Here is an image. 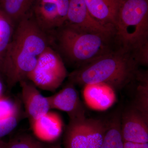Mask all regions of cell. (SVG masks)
Returning <instances> with one entry per match:
<instances>
[{"label":"cell","mask_w":148,"mask_h":148,"mask_svg":"<svg viewBox=\"0 0 148 148\" xmlns=\"http://www.w3.org/2000/svg\"><path fill=\"white\" fill-rule=\"evenodd\" d=\"M120 47L134 54L139 64L148 63V0H119L114 26Z\"/></svg>","instance_id":"4"},{"label":"cell","mask_w":148,"mask_h":148,"mask_svg":"<svg viewBox=\"0 0 148 148\" xmlns=\"http://www.w3.org/2000/svg\"><path fill=\"white\" fill-rule=\"evenodd\" d=\"M20 119V114L0 119V138L10 133L17 126Z\"/></svg>","instance_id":"21"},{"label":"cell","mask_w":148,"mask_h":148,"mask_svg":"<svg viewBox=\"0 0 148 148\" xmlns=\"http://www.w3.org/2000/svg\"><path fill=\"white\" fill-rule=\"evenodd\" d=\"M69 0H35L30 12L36 23L49 35L66 24Z\"/></svg>","instance_id":"7"},{"label":"cell","mask_w":148,"mask_h":148,"mask_svg":"<svg viewBox=\"0 0 148 148\" xmlns=\"http://www.w3.org/2000/svg\"><path fill=\"white\" fill-rule=\"evenodd\" d=\"M19 113V107L16 102L9 98L0 97V119Z\"/></svg>","instance_id":"20"},{"label":"cell","mask_w":148,"mask_h":148,"mask_svg":"<svg viewBox=\"0 0 148 148\" xmlns=\"http://www.w3.org/2000/svg\"><path fill=\"white\" fill-rule=\"evenodd\" d=\"M139 65L134 54L119 47L76 69L69 75V81L82 86L105 84L120 90L135 79Z\"/></svg>","instance_id":"3"},{"label":"cell","mask_w":148,"mask_h":148,"mask_svg":"<svg viewBox=\"0 0 148 148\" xmlns=\"http://www.w3.org/2000/svg\"><path fill=\"white\" fill-rule=\"evenodd\" d=\"M135 79L139 83L135 90L134 100L131 106L139 111L146 119L148 120L147 73H143L139 71Z\"/></svg>","instance_id":"16"},{"label":"cell","mask_w":148,"mask_h":148,"mask_svg":"<svg viewBox=\"0 0 148 148\" xmlns=\"http://www.w3.org/2000/svg\"><path fill=\"white\" fill-rule=\"evenodd\" d=\"M121 124L124 142L148 143V120L134 107L121 112Z\"/></svg>","instance_id":"10"},{"label":"cell","mask_w":148,"mask_h":148,"mask_svg":"<svg viewBox=\"0 0 148 148\" xmlns=\"http://www.w3.org/2000/svg\"><path fill=\"white\" fill-rule=\"evenodd\" d=\"M35 0H1L4 13L16 24L31 10Z\"/></svg>","instance_id":"17"},{"label":"cell","mask_w":148,"mask_h":148,"mask_svg":"<svg viewBox=\"0 0 148 148\" xmlns=\"http://www.w3.org/2000/svg\"><path fill=\"white\" fill-rule=\"evenodd\" d=\"M47 148H64L59 145H51L47 147Z\"/></svg>","instance_id":"24"},{"label":"cell","mask_w":148,"mask_h":148,"mask_svg":"<svg viewBox=\"0 0 148 148\" xmlns=\"http://www.w3.org/2000/svg\"><path fill=\"white\" fill-rule=\"evenodd\" d=\"M121 113L119 111L108 121V127L100 148H123L121 124Z\"/></svg>","instance_id":"15"},{"label":"cell","mask_w":148,"mask_h":148,"mask_svg":"<svg viewBox=\"0 0 148 148\" xmlns=\"http://www.w3.org/2000/svg\"><path fill=\"white\" fill-rule=\"evenodd\" d=\"M115 90L112 87L105 84L86 85L84 97L86 104L91 108L104 110L110 108L115 102Z\"/></svg>","instance_id":"12"},{"label":"cell","mask_w":148,"mask_h":148,"mask_svg":"<svg viewBox=\"0 0 148 148\" xmlns=\"http://www.w3.org/2000/svg\"><path fill=\"white\" fill-rule=\"evenodd\" d=\"M91 15L104 24L114 27L119 0H84Z\"/></svg>","instance_id":"14"},{"label":"cell","mask_w":148,"mask_h":148,"mask_svg":"<svg viewBox=\"0 0 148 148\" xmlns=\"http://www.w3.org/2000/svg\"><path fill=\"white\" fill-rule=\"evenodd\" d=\"M75 86L69 81L58 92L48 97L51 109L65 112L70 120L84 119L85 110Z\"/></svg>","instance_id":"9"},{"label":"cell","mask_w":148,"mask_h":148,"mask_svg":"<svg viewBox=\"0 0 148 148\" xmlns=\"http://www.w3.org/2000/svg\"><path fill=\"white\" fill-rule=\"evenodd\" d=\"M123 148H148V143H141L124 142Z\"/></svg>","instance_id":"22"},{"label":"cell","mask_w":148,"mask_h":148,"mask_svg":"<svg viewBox=\"0 0 148 148\" xmlns=\"http://www.w3.org/2000/svg\"><path fill=\"white\" fill-rule=\"evenodd\" d=\"M50 36L51 45L77 69L119 47L115 34L88 32L67 24Z\"/></svg>","instance_id":"2"},{"label":"cell","mask_w":148,"mask_h":148,"mask_svg":"<svg viewBox=\"0 0 148 148\" xmlns=\"http://www.w3.org/2000/svg\"><path fill=\"white\" fill-rule=\"evenodd\" d=\"M66 24L88 32L115 35L114 26L101 23L91 15L84 0H69Z\"/></svg>","instance_id":"8"},{"label":"cell","mask_w":148,"mask_h":148,"mask_svg":"<svg viewBox=\"0 0 148 148\" xmlns=\"http://www.w3.org/2000/svg\"><path fill=\"white\" fill-rule=\"evenodd\" d=\"M19 84L25 113L30 122L38 119L51 110L48 97L42 95L34 84L27 79L21 81Z\"/></svg>","instance_id":"11"},{"label":"cell","mask_w":148,"mask_h":148,"mask_svg":"<svg viewBox=\"0 0 148 148\" xmlns=\"http://www.w3.org/2000/svg\"><path fill=\"white\" fill-rule=\"evenodd\" d=\"M7 145L8 148H47L42 143L28 134L16 135L10 140Z\"/></svg>","instance_id":"18"},{"label":"cell","mask_w":148,"mask_h":148,"mask_svg":"<svg viewBox=\"0 0 148 148\" xmlns=\"http://www.w3.org/2000/svg\"><path fill=\"white\" fill-rule=\"evenodd\" d=\"M49 45L50 36L38 27L30 12L17 22L4 59L3 72L10 87L27 79L39 56Z\"/></svg>","instance_id":"1"},{"label":"cell","mask_w":148,"mask_h":148,"mask_svg":"<svg viewBox=\"0 0 148 148\" xmlns=\"http://www.w3.org/2000/svg\"><path fill=\"white\" fill-rule=\"evenodd\" d=\"M3 90V85L0 82V97H1V94Z\"/></svg>","instance_id":"25"},{"label":"cell","mask_w":148,"mask_h":148,"mask_svg":"<svg viewBox=\"0 0 148 148\" xmlns=\"http://www.w3.org/2000/svg\"><path fill=\"white\" fill-rule=\"evenodd\" d=\"M33 132L40 140L52 141L59 137L63 123L60 116L49 111L38 119L30 122Z\"/></svg>","instance_id":"13"},{"label":"cell","mask_w":148,"mask_h":148,"mask_svg":"<svg viewBox=\"0 0 148 148\" xmlns=\"http://www.w3.org/2000/svg\"><path fill=\"white\" fill-rule=\"evenodd\" d=\"M0 148H8L7 143L0 140Z\"/></svg>","instance_id":"23"},{"label":"cell","mask_w":148,"mask_h":148,"mask_svg":"<svg viewBox=\"0 0 148 148\" xmlns=\"http://www.w3.org/2000/svg\"><path fill=\"white\" fill-rule=\"evenodd\" d=\"M15 26L8 16L5 18L0 17V54L5 53Z\"/></svg>","instance_id":"19"},{"label":"cell","mask_w":148,"mask_h":148,"mask_svg":"<svg viewBox=\"0 0 148 148\" xmlns=\"http://www.w3.org/2000/svg\"><path fill=\"white\" fill-rule=\"evenodd\" d=\"M108 121L97 119L70 120L64 134V148H100Z\"/></svg>","instance_id":"6"},{"label":"cell","mask_w":148,"mask_h":148,"mask_svg":"<svg viewBox=\"0 0 148 148\" xmlns=\"http://www.w3.org/2000/svg\"><path fill=\"white\" fill-rule=\"evenodd\" d=\"M67 76L63 58L49 45L39 56L34 69L27 76V79L42 90L54 92Z\"/></svg>","instance_id":"5"}]
</instances>
